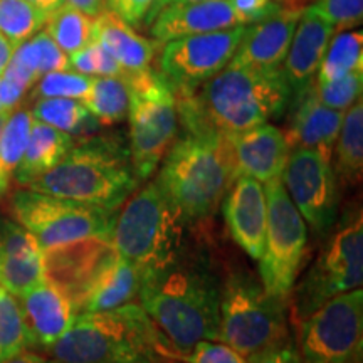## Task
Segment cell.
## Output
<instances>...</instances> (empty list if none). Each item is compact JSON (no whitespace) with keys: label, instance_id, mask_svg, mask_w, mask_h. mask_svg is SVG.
<instances>
[{"label":"cell","instance_id":"cell-1","mask_svg":"<svg viewBox=\"0 0 363 363\" xmlns=\"http://www.w3.org/2000/svg\"><path fill=\"white\" fill-rule=\"evenodd\" d=\"M220 286L208 257L187 246L142 272L140 305L180 360L197 343L219 340Z\"/></svg>","mask_w":363,"mask_h":363},{"label":"cell","instance_id":"cell-2","mask_svg":"<svg viewBox=\"0 0 363 363\" xmlns=\"http://www.w3.org/2000/svg\"><path fill=\"white\" fill-rule=\"evenodd\" d=\"M291 94L283 67L225 66L194 93L177 94L179 125L187 133H238L283 115Z\"/></svg>","mask_w":363,"mask_h":363},{"label":"cell","instance_id":"cell-3","mask_svg":"<svg viewBox=\"0 0 363 363\" xmlns=\"http://www.w3.org/2000/svg\"><path fill=\"white\" fill-rule=\"evenodd\" d=\"M45 353L51 363H155L160 358H177L138 303L79 313Z\"/></svg>","mask_w":363,"mask_h":363},{"label":"cell","instance_id":"cell-4","mask_svg":"<svg viewBox=\"0 0 363 363\" xmlns=\"http://www.w3.org/2000/svg\"><path fill=\"white\" fill-rule=\"evenodd\" d=\"M128 140L121 133L86 136L27 189L59 199L118 211L140 187Z\"/></svg>","mask_w":363,"mask_h":363},{"label":"cell","instance_id":"cell-5","mask_svg":"<svg viewBox=\"0 0 363 363\" xmlns=\"http://www.w3.org/2000/svg\"><path fill=\"white\" fill-rule=\"evenodd\" d=\"M238 177L229 136L184 131L163 157L157 182L185 219L195 224L216 214Z\"/></svg>","mask_w":363,"mask_h":363},{"label":"cell","instance_id":"cell-6","mask_svg":"<svg viewBox=\"0 0 363 363\" xmlns=\"http://www.w3.org/2000/svg\"><path fill=\"white\" fill-rule=\"evenodd\" d=\"M187 225L190 222L152 180L140 185L118 208L110 240L121 259L143 272L170 261L187 246Z\"/></svg>","mask_w":363,"mask_h":363},{"label":"cell","instance_id":"cell-7","mask_svg":"<svg viewBox=\"0 0 363 363\" xmlns=\"http://www.w3.org/2000/svg\"><path fill=\"white\" fill-rule=\"evenodd\" d=\"M130 88V157L135 175L145 184L155 174L179 133L174 86L160 71L145 69L125 78Z\"/></svg>","mask_w":363,"mask_h":363},{"label":"cell","instance_id":"cell-8","mask_svg":"<svg viewBox=\"0 0 363 363\" xmlns=\"http://www.w3.org/2000/svg\"><path fill=\"white\" fill-rule=\"evenodd\" d=\"M284 301L246 272H230L220 286L219 340L251 357L289 337Z\"/></svg>","mask_w":363,"mask_h":363},{"label":"cell","instance_id":"cell-9","mask_svg":"<svg viewBox=\"0 0 363 363\" xmlns=\"http://www.w3.org/2000/svg\"><path fill=\"white\" fill-rule=\"evenodd\" d=\"M363 283V220L362 211L350 212L331 227L328 240L288 299L289 320L296 326L321 305Z\"/></svg>","mask_w":363,"mask_h":363},{"label":"cell","instance_id":"cell-10","mask_svg":"<svg viewBox=\"0 0 363 363\" xmlns=\"http://www.w3.org/2000/svg\"><path fill=\"white\" fill-rule=\"evenodd\" d=\"M7 212L34 235L44 251L91 238L110 239L118 211L22 187L11 194Z\"/></svg>","mask_w":363,"mask_h":363},{"label":"cell","instance_id":"cell-11","mask_svg":"<svg viewBox=\"0 0 363 363\" xmlns=\"http://www.w3.org/2000/svg\"><path fill=\"white\" fill-rule=\"evenodd\" d=\"M267 224L259 274L264 289L288 305L308 247V227L286 192L283 180L267 182Z\"/></svg>","mask_w":363,"mask_h":363},{"label":"cell","instance_id":"cell-12","mask_svg":"<svg viewBox=\"0 0 363 363\" xmlns=\"http://www.w3.org/2000/svg\"><path fill=\"white\" fill-rule=\"evenodd\" d=\"M294 330V342L306 363H362V288L331 298Z\"/></svg>","mask_w":363,"mask_h":363},{"label":"cell","instance_id":"cell-13","mask_svg":"<svg viewBox=\"0 0 363 363\" xmlns=\"http://www.w3.org/2000/svg\"><path fill=\"white\" fill-rule=\"evenodd\" d=\"M247 26L217 33L185 35L163 44L160 72L174 86L175 94L194 93L214 78L233 59Z\"/></svg>","mask_w":363,"mask_h":363},{"label":"cell","instance_id":"cell-14","mask_svg":"<svg viewBox=\"0 0 363 363\" xmlns=\"http://www.w3.org/2000/svg\"><path fill=\"white\" fill-rule=\"evenodd\" d=\"M331 163L316 150L294 148L281 175L294 207L318 235L328 234L338 217L340 184Z\"/></svg>","mask_w":363,"mask_h":363},{"label":"cell","instance_id":"cell-15","mask_svg":"<svg viewBox=\"0 0 363 363\" xmlns=\"http://www.w3.org/2000/svg\"><path fill=\"white\" fill-rule=\"evenodd\" d=\"M115 256L116 251L111 240L104 238H91L67 246L44 249L45 281L66 293L79 308L98 272Z\"/></svg>","mask_w":363,"mask_h":363},{"label":"cell","instance_id":"cell-16","mask_svg":"<svg viewBox=\"0 0 363 363\" xmlns=\"http://www.w3.org/2000/svg\"><path fill=\"white\" fill-rule=\"evenodd\" d=\"M305 7V4L283 6L272 16L247 26L242 40L227 66L254 69L281 67Z\"/></svg>","mask_w":363,"mask_h":363},{"label":"cell","instance_id":"cell-17","mask_svg":"<svg viewBox=\"0 0 363 363\" xmlns=\"http://www.w3.org/2000/svg\"><path fill=\"white\" fill-rule=\"evenodd\" d=\"M222 212L235 244L254 261H259L267 224L266 192L261 182L239 175L222 201Z\"/></svg>","mask_w":363,"mask_h":363},{"label":"cell","instance_id":"cell-18","mask_svg":"<svg viewBox=\"0 0 363 363\" xmlns=\"http://www.w3.org/2000/svg\"><path fill=\"white\" fill-rule=\"evenodd\" d=\"M19 301L33 348L43 352H48L79 315L76 303L49 281L30 288Z\"/></svg>","mask_w":363,"mask_h":363},{"label":"cell","instance_id":"cell-19","mask_svg":"<svg viewBox=\"0 0 363 363\" xmlns=\"http://www.w3.org/2000/svg\"><path fill=\"white\" fill-rule=\"evenodd\" d=\"M244 26L230 0L174 4L165 7L150 24V33L158 44L172 39L197 35Z\"/></svg>","mask_w":363,"mask_h":363},{"label":"cell","instance_id":"cell-20","mask_svg":"<svg viewBox=\"0 0 363 363\" xmlns=\"http://www.w3.org/2000/svg\"><path fill=\"white\" fill-rule=\"evenodd\" d=\"M227 136L238 175H249L261 184L281 179L291 153L283 130L264 123Z\"/></svg>","mask_w":363,"mask_h":363},{"label":"cell","instance_id":"cell-21","mask_svg":"<svg viewBox=\"0 0 363 363\" xmlns=\"http://www.w3.org/2000/svg\"><path fill=\"white\" fill-rule=\"evenodd\" d=\"M345 111L321 104L310 84L298 93L296 110L288 131H284L289 150L311 148L333 162V148L342 128Z\"/></svg>","mask_w":363,"mask_h":363},{"label":"cell","instance_id":"cell-22","mask_svg":"<svg viewBox=\"0 0 363 363\" xmlns=\"http://www.w3.org/2000/svg\"><path fill=\"white\" fill-rule=\"evenodd\" d=\"M335 33L333 26L318 17L310 7H305L283 62V72L291 93L298 94L315 79Z\"/></svg>","mask_w":363,"mask_h":363},{"label":"cell","instance_id":"cell-23","mask_svg":"<svg viewBox=\"0 0 363 363\" xmlns=\"http://www.w3.org/2000/svg\"><path fill=\"white\" fill-rule=\"evenodd\" d=\"M91 39H96L113 54L125 72V78L152 67L157 44L140 35L135 27L126 24L110 11L93 19Z\"/></svg>","mask_w":363,"mask_h":363},{"label":"cell","instance_id":"cell-24","mask_svg":"<svg viewBox=\"0 0 363 363\" xmlns=\"http://www.w3.org/2000/svg\"><path fill=\"white\" fill-rule=\"evenodd\" d=\"M140 286H142V271L131 262L121 259L116 254L98 272L81 301L79 311H108L128 305L138 298Z\"/></svg>","mask_w":363,"mask_h":363},{"label":"cell","instance_id":"cell-25","mask_svg":"<svg viewBox=\"0 0 363 363\" xmlns=\"http://www.w3.org/2000/svg\"><path fill=\"white\" fill-rule=\"evenodd\" d=\"M74 147V138L66 131L34 120L22 160L13 170V180L21 187L56 167Z\"/></svg>","mask_w":363,"mask_h":363},{"label":"cell","instance_id":"cell-26","mask_svg":"<svg viewBox=\"0 0 363 363\" xmlns=\"http://www.w3.org/2000/svg\"><path fill=\"white\" fill-rule=\"evenodd\" d=\"M338 184L357 185L363 174V103L362 98L345 111L342 128L333 148Z\"/></svg>","mask_w":363,"mask_h":363},{"label":"cell","instance_id":"cell-27","mask_svg":"<svg viewBox=\"0 0 363 363\" xmlns=\"http://www.w3.org/2000/svg\"><path fill=\"white\" fill-rule=\"evenodd\" d=\"M99 126H113L128 116L130 88L123 78L93 76L88 94L81 99Z\"/></svg>","mask_w":363,"mask_h":363},{"label":"cell","instance_id":"cell-28","mask_svg":"<svg viewBox=\"0 0 363 363\" xmlns=\"http://www.w3.org/2000/svg\"><path fill=\"white\" fill-rule=\"evenodd\" d=\"M34 120L51 125L54 128L66 131L74 136H91L99 128L88 108L79 99L71 98H39L30 110Z\"/></svg>","mask_w":363,"mask_h":363},{"label":"cell","instance_id":"cell-29","mask_svg":"<svg viewBox=\"0 0 363 363\" xmlns=\"http://www.w3.org/2000/svg\"><path fill=\"white\" fill-rule=\"evenodd\" d=\"M360 69H363L362 30L350 29L335 33L316 71V83H328Z\"/></svg>","mask_w":363,"mask_h":363},{"label":"cell","instance_id":"cell-30","mask_svg":"<svg viewBox=\"0 0 363 363\" xmlns=\"http://www.w3.org/2000/svg\"><path fill=\"white\" fill-rule=\"evenodd\" d=\"M93 19L79 12L78 9L62 4L45 21V33L67 56L78 52L91 43Z\"/></svg>","mask_w":363,"mask_h":363},{"label":"cell","instance_id":"cell-31","mask_svg":"<svg viewBox=\"0 0 363 363\" xmlns=\"http://www.w3.org/2000/svg\"><path fill=\"white\" fill-rule=\"evenodd\" d=\"M34 116L27 108H13L0 130V175L11 180L24 155Z\"/></svg>","mask_w":363,"mask_h":363},{"label":"cell","instance_id":"cell-32","mask_svg":"<svg viewBox=\"0 0 363 363\" xmlns=\"http://www.w3.org/2000/svg\"><path fill=\"white\" fill-rule=\"evenodd\" d=\"M33 348L21 301L0 288V362Z\"/></svg>","mask_w":363,"mask_h":363},{"label":"cell","instance_id":"cell-33","mask_svg":"<svg viewBox=\"0 0 363 363\" xmlns=\"http://www.w3.org/2000/svg\"><path fill=\"white\" fill-rule=\"evenodd\" d=\"M48 13L27 0H0V34L19 45L45 26Z\"/></svg>","mask_w":363,"mask_h":363},{"label":"cell","instance_id":"cell-34","mask_svg":"<svg viewBox=\"0 0 363 363\" xmlns=\"http://www.w3.org/2000/svg\"><path fill=\"white\" fill-rule=\"evenodd\" d=\"M43 281H45L43 254L0 261V286L16 298H21Z\"/></svg>","mask_w":363,"mask_h":363},{"label":"cell","instance_id":"cell-35","mask_svg":"<svg viewBox=\"0 0 363 363\" xmlns=\"http://www.w3.org/2000/svg\"><path fill=\"white\" fill-rule=\"evenodd\" d=\"M315 98L325 106L338 111H347L352 104L362 98L363 88V69L353 71L342 78L328 81V83H310Z\"/></svg>","mask_w":363,"mask_h":363},{"label":"cell","instance_id":"cell-36","mask_svg":"<svg viewBox=\"0 0 363 363\" xmlns=\"http://www.w3.org/2000/svg\"><path fill=\"white\" fill-rule=\"evenodd\" d=\"M93 83V76L66 69L40 76L33 91V98H71L83 99Z\"/></svg>","mask_w":363,"mask_h":363},{"label":"cell","instance_id":"cell-37","mask_svg":"<svg viewBox=\"0 0 363 363\" xmlns=\"http://www.w3.org/2000/svg\"><path fill=\"white\" fill-rule=\"evenodd\" d=\"M43 254V247L26 227L12 217L0 216V261L22 259Z\"/></svg>","mask_w":363,"mask_h":363},{"label":"cell","instance_id":"cell-38","mask_svg":"<svg viewBox=\"0 0 363 363\" xmlns=\"http://www.w3.org/2000/svg\"><path fill=\"white\" fill-rule=\"evenodd\" d=\"M308 7L337 33L355 29L363 21V0H316Z\"/></svg>","mask_w":363,"mask_h":363},{"label":"cell","instance_id":"cell-39","mask_svg":"<svg viewBox=\"0 0 363 363\" xmlns=\"http://www.w3.org/2000/svg\"><path fill=\"white\" fill-rule=\"evenodd\" d=\"M33 40L38 48L39 54V72L40 76L48 74V72L54 71H66L69 69V57L62 51L59 45L54 43L45 30L33 35Z\"/></svg>","mask_w":363,"mask_h":363},{"label":"cell","instance_id":"cell-40","mask_svg":"<svg viewBox=\"0 0 363 363\" xmlns=\"http://www.w3.org/2000/svg\"><path fill=\"white\" fill-rule=\"evenodd\" d=\"M182 360L187 363H247L246 357L240 355L229 345L216 342L197 343L194 350Z\"/></svg>","mask_w":363,"mask_h":363},{"label":"cell","instance_id":"cell-41","mask_svg":"<svg viewBox=\"0 0 363 363\" xmlns=\"http://www.w3.org/2000/svg\"><path fill=\"white\" fill-rule=\"evenodd\" d=\"M247 363H306L294 340L286 337L264 350L247 357Z\"/></svg>","mask_w":363,"mask_h":363},{"label":"cell","instance_id":"cell-42","mask_svg":"<svg viewBox=\"0 0 363 363\" xmlns=\"http://www.w3.org/2000/svg\"><path fill=\"white\" fill-rule=\"evenodd\" d=\"M155 0H106V11L115 13L131 27H138L147 21Z\"/></svg>","mask_w":363,"mask_h":363},{"label":"cell","instance_id":"cell-43","mask_svg":"<svg viewBox=\"0 0 363 363\" xmlns=\"http://www.w3.org/2000/svg\"><path fill=\"white\" fill-rule=\"evenodd\" d=\"M230 4L242 19L244 26L266 19L283 7L276 0H230Z\"/></svg>","mask_w":363,"mask_h":363},{"label":"cell","instance_id":"cell-44","mask_svg":"<svg viewBox=\"0 0 363 363\" xmlns=\"http://www.w3.org/2000/svg\"><path fill=\"white\" fill-rule=\"evenodd\" d=\"M91 45H93L94 56H96V76H115V78L125 79V72L116 59L113 57V54L96 39H91Z\"/></svg>","mask_w":363,"mask_h":363},{"label":"cell","instance_id":"cell-45","mask_svg":"<svg viewBox=\"0 0 363 363\" xmlns=\"http://www.w3.org/2000/svg\"><path fill=\"white\" fill-rule=\"evenodd\" d=\"M65 4L78 9L79 12L86 13L91 19L106 11V0H65Z\"/></svg>","mask_w":363,"mask_h":363},{"label":"cell","instance_id":"cell-46","mask_svg":"<svg viewBox=\"0 0 363 363\" xmlns=\"http://www.w3.org/2000/svg\"><path fill=\"white\" fill-rule=\"evenodd\" d=\"M0 363H51V360L45 355H40V353L34 350H24Z\"/></svg>","mask_w":363,"mask_h":363},{"label":"cell","instance_id":"cell-47","mask_svg":"<svg viewBox=\"0 0 363 363\" xmlns=\"http://www.w3.org/2000/svg\"><path fill=\"white\" fill-rule=\"evenodd\" d=\"M13 51H16V45H13L6 35L0 34V76H2V72L6 71Z\"/></svg>","mask_w":363,"mask_h":363},{"label":"cell","instance_id":"cell-48","mask_svg":"<svg viewBox=\"0 0 363 363\" xmlns=\"http://www.w3.org/2000/svg\"><path fill=\"white\" fill-rule=\"evenodd\" d=\"M27 2H30L33 6L40 9V11L49 16V13H52L56 9L61 7L65 4V0H27Z\"/></svg>","mask_w":363,"mask_h":363},{"label":"cell","instance_id":"cell-49","mask_svg":"<svg viewBox=\"0 0 363 363\" xmlns=\"http://www.w3.org/2000/svg\"><path fill=\"white\" fill-rule=\"evenodd\" d=\"M169 6H170V0H155V4H153L152 11H150L147 21H145V24H147V26L152 24L153 19H155L158 13H160V12L163 11V9L169 7Z\"/></svg>","mask_w":363,"mask_h":363},{"label":"cell","instance_id":"cell-50","mask_svg":"<svg viewBox=\"0 0 363 363\" xmlns=\"http://www.w3.org/2000/svg\"><path fill=\"white\" fill-rule=\"evenodd\" d=\"M281 6H296V4H305V0H276Z\"/></svg>","mask_w":363,"mask_h":363},{"label":"cell","instance_id":"cell-51","mask_svg":"<svg viewBox=\"0 0 363 363\" xmlns=\"http://www.w3.org/2000/svg\"><path fill=\"white\" fill-rule=\"evenodd\" d=\"M155 363H187V362L180 360V358H172V357H169V358H160V360H157Z\"/></svg>","mask_w":363,"mask_h":363},{"label":"cell","instance_id":"cell-52","mask_svg":"<svg viewBox=\"0 0 363 363\" xmlns=\"http://www.w3.org/2000/svg\"><path fill=\"white\" fill-rule=\"evenodd\" d=\"M190 2H203V0H170V6H174V4H190Z\"/></svg>","mask_w":363,"mask_h":363},{"label":"cell","instance_id":"cell-53","mask_svg":"<svg viewBox=\"0 0 363 363\" xmlns=\"http://www.w3.org/2000/svg\"><path fill=\"white\" fill-rule=\"evenodd\" d=\"M7 187L9 185L7 184H0V197H2L4 194H6V190H7Z\"/></svg>","mask_w":363,"mask_h":363},{"label":"cell","instance_id":"cell-54","mask_svg":"<svg viewBox=\"0 0 363 363\" xmlns=\"http://www.w3.org/2000/svg\"><path fill=\"white\" fill-rule=\"evenodd\" d=\"M0 111H4V110H2V103H0Z\"/></svg>","mask_w":363,"mask_h":363},{"label":"cell","instance_id":"cell-55","mask_svg":"<svg viewBox=\"0 0 363 363\" xmlns=\"http://www.w3.org/2000/svg\"><path fill=\"white\" fill-rule=\"evenodd\" d=\"M0 288H2V286H0Z\"/></svg>","mask_w":363,"mask_h":363}]
</instances>
